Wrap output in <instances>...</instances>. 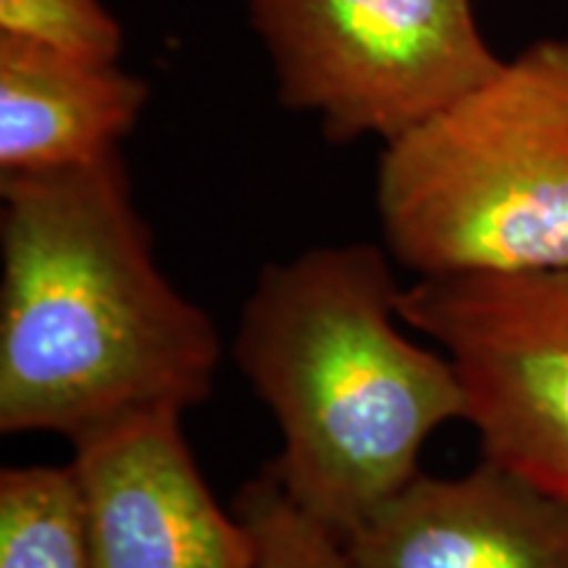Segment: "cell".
Masks as SVG:
<instances>
[{
    "instance_id": "cell-3",
    "label": "cell",
    "mask_w": 568,
    "mask_h": 568,
    "mask_svg": "<svg viewBox=\"0 0 568 568\" xmlns=\"http://www.w3.org/2000/svg\"><path fill=\"white\" fill-rule=\"evenodd\" d=\"M374 201L414 276L568 268V38L531 42L385 142Z\"/></svg>"
},
{
    "instance_id": "cell-5",
    "label": "cell",
    "mask_w": 568,
    "mask_h": 568,
    "mask_svg": "<svg viewBox=\"0 0 568 568\" xmlns=\"http://www.w3.org/2000/svg\"><path fill=\"white\" fill-rule=\"evenodd\" d=\"M400 316L456 368L481 458L568 500V268L416 276Z\"/></svg>"
},
{
    "instance_id": "cell-1",
    "label": "cell",
    "mask_w": 568,
    "mask_h": 568,
    "mask_svg": "<svg viewBox=\"0 0 568 568\" xmlns=\"http://www.w3.org/2000/svg\"><path fill=\"white\" fill-rule=\"evenodd\" d=\"M222 337L155 258L122 153L0 176V432L69 443L213 393Z\"/></svg>"
},
{
    "instance_id": "cell-2",
    "label": "cell",
    "mask_w": 568,
    "mask_h": 568,
    "mask_svg": "<svg viewBox=\"0 0 568 568\" xmlns=\"http://www.w3.org/2000/svg\"><path fill=\"white\" fill-rule=\"evenodd\" d=\"M385 245H318L261 268L232 355L272 410L266 468L297 508L345 539L422 474L445 424L464 422L456 368L403 332Z\"/></svg>"
},
{
    "instance_id": "cell-6",
    "label": "cell",
    "mask_w": 568,
    "mask_h": 568,
    "mask_svg": "<svg viewBox=\"0 0 568 568\" xmlns=\"http://www.w3.org/2000/svg\"><path fill=\"white\" fill-rule=\"evenodd\" d=\"M182 416L153 410L71 443L92 568H255L253 531L213 497Z\"/></svg>"
},
{
    "instance_id": "cell-4",
    "label": "cell",
    "mask_w": 568,
    "mask_h": 568,
    "mask_svg": "<svg viewBox=\"0 0 568 568\" xmlns=\"http://www.w3.org/2000/svg\"><path fill=\"white\" fill-rule=\"evenodd\" d=\"M247 19L280 103L332 142L385 145L503 61L471 0H247Z\"/></svg>"
},
{
    "instance_id": "cell-11",
    "label": "cell",
    "mask_w": 568,
    "mask_h": 568,
    "mask_svg": "<svg viewBox=\"0 0 568 568\" xmlns=\"http://www.w3.org/2000/svg\"><path fill=\"white\" fill-rule=\"evenodd\" d=\"M0 34L98 61L124 51L122 24L103 0H0Z\"/></svg>"
},
{
    "instance_id": "cell-7",
    "label": "cell",
    "mask_w": 568,
    "mask_h": 568,
    "mask_svg": "<svg viewBox=\"0 0 568 568\" xmlns=\"http://www.w3.org/2000/svg\"><path fill=\"white\" fill-rule=\"evenodd\" d=\"M343 542L353 568H568V500L481 458L422 471Z\"/></svg>"
},
{
    "instance_id": "cell-9",
    "label": "cell",
    "mask_w": 568,
    "mask_h": 568,
    "mask_svg": "<svg viewBox=\"0 0 568 568\" xmlns=\"http://www.w3.org/2000/svg\"><path fill=\"white\" fill-rule=\"evenodd\" d=\"M0 568H92L88 510L71 460L3 466Z\"/></svg>"
},
{
    "instance_id": "cell-10",
    "label": "cell",
    "mask_w": 568,
    "mask_h": 568,
    "mask_svg": "<svg viewBox=\"0 0 568 568\" xmlns=\"http://www.w3.org/2000/svg\"><path fill=\"white\" fill-rule=\"evenodd\" d=\"M232 508L255 537V568H353L343 539L297 508L268 468L237 489Z\"/></svg>"
},
{
    "instance_id": "cell-8",
    "label": "cell",
    "mask_w": 568,
    "mask_h": 568,
    "mask_svg": "<svg viewBox=\"0 0 568 568\" xmlns=\"http://www.w3.org/2000/svg\"><path fill=\"white\" fill-rule=\"evenodd\" d=\"M151 84L119 61L0 34V176L42 174L122 153Z\"/></svg>"
}]
</instances>
